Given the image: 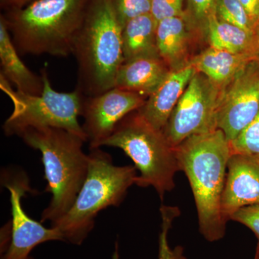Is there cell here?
<instances>
[{
    "mask_svg": "<svg viewBox=\"0 0 259 259\" xmlns=\"http://www.w3.org/2000/svg\"><path fill=\"white\" fill-rule=\"evenodd\" d=\"M181 171L185 172L197 207L199 233L209 242L222 239L226 221L221 200L231 155L224 133L213 130L191 136L175 147Z\"/></svg>",
    "mask_w": 259,
    "mask_h": 259,
    "instance_id": "6da1fadb",
    "label": "cell"
},
{
    "mask_svg": "<svg viewBox=\"0 0 259 259\" xmlns=\"http://www.w3.org/2000/svg\"><path fill=\"white\" fill-rule=\"evenodd\" d=\"M214 13L227 23L255 33L254 25L239 0H215Z\"/></svg>",
    "mask_w": 259,
    "mask_h": 259,
    "instance_id": "ffe728a7",
    "label": "cell"
},
{
    "mask_svg": "<svg viewBox=\"0 0 259 259\" xmlns=\"http://www.w3.org/2000/svg\"><path fill=\"white\" fill-rule=\"evenodd\" d=\"M18 2V0H1V5L3 8L10 9L13 8Z\"/></svg>",
    "mask_w": 259,
    "mask_h": 259,
    "instance_id": "83f0119b",
    "label": "cell"
},
{
    "mask_svg": "<svg viewBox=\"0 0 259 259\" xmlns=\"http://www.w3.org/2000/svg\"><path fill=\"white\" fill-rule=\"evenodd\" d=\"M259 111V59L250 61L220 94L216 126L229 142Z\"/></svg>",
    "mask_w": 259,
    "mask_h": 259,
    "instance_id": "9c48e42d",
    "label": "cell"
},
{
    "mask_svg": "<svg viewBox=\"0 0 259 259\" xmlns=\"http://www.w3.org/2000/svg\"><path fill=\"white\" fill-rule=\"evenodd\" d=\"M0 64L1 76L13 83L17 91L27 95H40L44 90V79L24 64L15 47L4 18L0 17Z\"/></svg>",
    "mask_w": 259,
    "mask_h": 259,
    "instance_id": "9a60e30c",
    "label": "cell"
},
{
    "mask_svg": "<svg viewBox=\"0 0 259 259\" xmlns=\"http://www.w3.org/2000/svg\"><path fill=\"white\" fill-rule=\"evenodd\" d=\"M32 1H33V0H18V3H16V5H15L13 8H20V7H23L24 5L28 4V3H30V2Z\"/></svg>",
    "mask_w": 259,
    "mask_h": 259,
    "instance_id": "f1b7e54d",
    "label": "cell"
},
{
    "mask_svg": "<svg viewBox=\"0 0 259 259\" xmlns=\"http://www.w3.org/2000/svg\"><path fill=\"white\" fill-rule=\"evenodd\" d=\"M254 259H259V242L257 244L256 250H255V254Z\"/></svg>",
    "mask_w": 259,
    "mask_h": 259,
    "instance_id": "1f68e13d",
    "label": "cell"
},
{
    "mask_svg": "<svg viewBox=\"0 0 259 259\" xmlns=\"http://www.w3.org/2000/svg\"><path fill=\"white\" fill-rule=\"evenodd\" d=\"M112 259H120L118 251V245H117V243H116L115 245V252H114L113 255H112Z\"/></svg>",
    "mask_w": 259,
    "mask_h": 259,
    "instance_id": "4dcf8cb0",
    "label": "cell"
},
{
    "mask_svg": "<svg viewBox=\"0 0 259 259\" xmlns=\"http://www.w3.org/2000/svg\"><path fill=\"white\" fill-rule=\"evenodd\" d=\"M192 22L204 26L209 15L214 13L215 0H187Z\"/></svg>",
    "mask_w": 259,
    "mask_h": 259,
    "instance_id": "484cf974",
    "label": "cell"
},
{
    "mask_svg": "<svg viewBox=\"0 0 259 259\" xmlns=\"http://www.w3.org/2000/svg\"><path fill=\"white\" fill-rule=\"evenodd\" d=\"M90 0H33L8 9L4 18L20 54H73Z\"/></svg>",
    "mask_w": 259,
    "mask_h": 259,
    "instance_id": "7a4b0ae2",
    "label": "cell"
},
{
    "mask_svg": "<svg viewBox=\"0 0 259 259\" xmlns=\"http://www.w3.org/2000/svg\"><path fill=\"white\" fill-rule=\"evenodd\" d=\"M221 90L205 75L196 71L163 130L171 146L176 147L191 136L218 129Z\"/></svg>",
    "mask_w": 259,
    "mask_h": 259,
    "instance_id": "ba28073f",
    "label": "cell"
},
{
    "mask_svg": "<svg viewBox=\"0 0 259 259\" xmlns=\"http://www.w3.org/2000/svg\"><path fill=\"white\" fill-rule=\"evenodd\" d=\"M102 146L120 148L139 171L136 185L153 187L163 200L175 187V177L181 171L175 147L163 134L150 125L138 111L126 116Z\"/></svg>",
    "mask_w": 259,
    "mask_h": 259,
    "instance_id": "8992f818",
    "label": "cell"
},
{
    "mask_svg": "<svg viewBox=\"0 0 259 259\" xmlns=\"http://www.w3.org/2000/svg\"><path fill=\"white\" fill-rule=\"evenodd\" d=\"M258 204L259 155L231 153L221 200L225 221H230L238 209Z\"/></svg>",
    "mask_w": 259,
    "mask_h": 259,
    "instance_id": "7c38bea8",
    "label": "cell"
},
{
    "mask_svg": "<svg viewBox=\"0 0 259 259\" xmlns=\"http://www.w3.org/2000/svg\"><path fill=\"white\" fill-rule=\"evenodd\" d=\"M195 73L196 70L190 62L180 69L171 70L163 82L137 111L154 128L163 131Z\"/></svg>",
    "mask_w": 259,
    "mask_h": 259,
    "instance_id": "4fadbf2b",
    "label": "cell"
},
{
    "mask_svg": "<svg viewBox=\"0 0 259 259\" xmlns=\"http://www.w3.org/2000/svg\"><path fill=\"white\" fill-rule=\"evenodd\" d=\"M190 29L186 15L163 19L158 22L156 45L158 55L171 70L180 69L188 59Z\"/></svg>",
    "mask_w": 259,
    "mask_h": 259,
    "instance_id": "2e32d148",
    "label": "cell"
},
{
    "mask_svg": "<svg viewBox=\"0 0 259 259\" xmlns=\"http://www.w3.org/2000/svg\"><path fill=\"white\" fill-rule=\"evenodd\" d=\"M117 18L122 27L129 20L151 13L153 0H112Z\"/></svg>",
    "mask_w": 259,
    "mask_h": 259,
    "instance_id": "603a6c76",
    "label": "cell"
},
{
    "mask_svg": "<svg viewBox=\"0 0 259 259\" xmlns=\"http://www.w3.org/2000/svg\"><path fill=\"white\" fill-rule=\"evenodd\" d=\"M230 146L231 153L259 155V111Z\"/></svg>",
    "mask_w": 259,
    "mask_h": 259,
    "instance_id": "7402d4cb",
    "label": "cell"
},
{
    "mask_svg": "<svg viewBox=\"0 0 259 259\" xmlns=\"http://www.w3.org/2000/svg\"><path fill=\"white\" fill-rule=\"evenodd\" d=\"M255 59L258 58L209 47L192 58L190 62L197 72L205 75L213 83L222 89L245 65Z\"/></svg>",
    "mask_w": 259,
    "mask_h": 259,
    "instance_id": "e0dca14e",
    "label": "cell"
},
{
    "mask_svg": "<svg viewBox=\"0 0 259 259\" xmlns=\"http://www.w3.org/2000/svg\"><path fill=\"white\" fill-rule=\"evenodd\" d=\"M230 221H236L248 227L254 233L259 242V204L238 209L232 214Z\"/></svg>",
    "mask_w": 259,
    "mask_h": 259,
    "instance_id": "d4e9b609",
    "label": "cell"
},
{
    "mask_svg": "<svg viewBox=\"0 0 259 259\" xmlns=\"http://www.w3.org/2000/svg\"><path fill=\"white\" fill-rule=\"evenodd\" d=\"M254 25L255 31L259 23V0H239Z\"/></svg>",
    "mask_w": 259,
    "mask_h": 259,
    "instance_id": "4316f807",
    "label": "cell"
},
{
    "mask_svg": "<svg viewBox=\"0 0 259 259\" xmlns=\"http://www.w3.org/2000/svg\"><path fill=\"white\" fill-rule=\"evenodd\" d=\"M19 136L41 153L48 182L46 191L52 194V199L40 222H56L72 207L88 175L89 155L82 150L86 141L56 127L29 128Z\"/></svg>",
    "mask_w": 259,
    "mask_h": 259,
    "instance_id": "277c9868",
    "label": "cell"
},
{
    "mask_svg": "<svg viewBox=\"0 0 259 259\" xmlns=\"http://www.w3.org/2000/svg\"><path fill=\"white\" fill-rule=\"evenodd\" d=\"M90 151L88 175L74 203L63 217L51 223L65 241L75 245L86 239L100 211L122 203L139 176L135 166H115L111 156L100 148Z\"/></svg>",
    "mask_w": 259,
    "mask_h": 259,
    "instance_id": "5b68a950",
    "label": "cell"
},
{
    "mask_svg": "<svg viewBox=\"0 0 259 259\" xmlns=\"http://www.w3.org/2000/svg\"><path fill=\"white\" fill-rule=\"evenodd\" d=\"M44 90L40 95H27L13 90L9 81L0 75V88L13 102V110L5 121L7 136H20L25 130L56 127L77 135L88 141L80 125L83 96L79 90L59 93L51 86L46 68L41 70Z\"/></svg>",
    "mask_w": 259,
    "mask_h": 259,
    "instance_id": "52a82bcc",
    "label": "cell"
},
{
    "mask_svg": "<svg viewBox=\"0 0 259 259\" xmlns=\"http://www.w3.org/2000/svg\"><path fill=\"white\" fill-rule=\"evenodd\" d=\"M204 28L209 47L258 58L255 33L221 20L214 13L209 15Z\"/></svg>",
    "mask_w": 259,
    "mask_h": 259,
    "instance_id": "ac0fdd59",
    "label": "cell"
},
{
    "mask_svg": "<svg viewBox=\"0 0 259 259\" xmlns=\"http://www.w3.org/2000/svg\"><path fill=\"white\" fill-rule=\"evenodd\" d=\"M184 0H153L151 15L157 20L185 15Z\"/></svg>",
    "mask_w": 259,
    "mask_h": 259,
    "instance_id": "cb8c5ba5",
    "label": "cell"
},
{
    "mask_svg": "<svg viewBox=\"0 0 259 259\" xmlns=\"http://www.w3.org/2000/svg\"><path fill=\"white\" fill-rule=\"evenodd\" d=\"M255 39H256L257 54H258L259 59V26L255 31Z\"/></svg>",
    "mask_w": 259,
    "mask_h": 259,
    "instance_id": "f546056e",
    "label": "cell"
},
{
    "mask_svg": "<svg viewBox=\"0 0 259 259\" xmlns=\"http://www.w3.org/2000/svg\"><path fill=\"white\" fill-rule=\"evenodd\" d=\"M157 25V20L149 13L129 20L122 27L124 62L138 58L159 56L156 45Z\"/></svg>",
    "mask_w": 259,
    "mask_h": 259,
    "instance_id": "d6986e66",
    "label": "cell"
},
{
    "mask_svg": "<svg viewBox=\"0 0 259 259\" xmlns=\"http://www.w3.org/2000/svg\"><path fill=\"white\" fill-rule=\"evenodd\" d=\"M170 71L171 69L159 56L138 58L126 61L120 66L115 88L139 94L147 99Z\"/></svg>",
    "mask_w": 259,
    "mask_h": 259,
    "instance_id": "5bb4252c",
    "label": "cell"
},
{
    "mask_svg": "<svg viewBox=\"0 0 259 259\" xmlns=\"http://www.w3.org/2000/svg\"><path fill=\"white\" fill-rule=\"evenodd\" d=\"M258 26H259V23H258ZM256 30H257V29H256Z\"/></svg>",
    "mask_w": 259,
    "mask_h": 259,
    "instance_id": "d6a6232c",
    "label": "cell"
},
{
    "mask_svg": "<svg viewBox=\"0 0 259 259\" xmlns=\"http://www.w3.org/2000/svg\"><path fill=\"white\" fill-rule=\"evenodd\" d=\"M3 185L10 192L12 221H10V243L2 259H32V250L37 245L51 241H65L59 230L47 228L24 210L22 199L31 192L28 177L24 172L5 173L2 177Z\"/></svg>",
    "mask_w": 259,
    "mask_h": 259,
    "instance_id": "30bf717a",
    "label": "cell"
},
{
    "mask_svg": "<svg viewBox=\"0 0 259 259\" xmlns=\"http://www.w3.org/2000/svg\"><path fill=\"white\" fill-rule=\"evenodd\" d=\"M161 214V230L158 240V259H187L183 254V248L176 247L171 249L168 243V232L174 220L180 215V209L172 206L162 205L160 208Z\"/></svg>",
    "mask_w": 259,
    "mask_h": 259,
    "instance_id": "44dd1931",
    "label": "cell"
},
{
    "mask_svg": "<svg viewBox=\"0 0 259 259\" xmlns=\"http://www.w3.org/2000/svg\"><path fill=\"white\" fill-rule=\"evenodd\" d=\"M146 100L139 94L115 88L97 96L83 97L81 117L90 149L101 147L119 122L139 110Z\"/></svg>",
    "mask_w": 259,
    "mask_h": 259,
    "instance_id": "8fae6325",
    "label": "cell"
},
{
    "mask_svg": "<svg viewBox=\"0 0 259 259\" xmlns=\"http://www.w3.org/2000/svg\"><path fill=\"white\" fill-rule=\"evenodd\" d=\"M122 26L112 0H90L73 55L77 62L79 90L84 97L97 96L115 88L124 62Z\"/></svg>",
    "mask_w": 259,
    "mask_h": 259,
    "instance_id": "3957f363",
    "label": "cell"
}]
</instances>
